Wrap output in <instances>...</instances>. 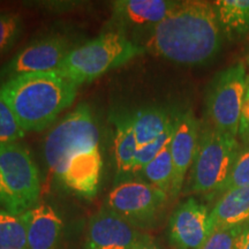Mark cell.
Instances as JSON below:
<instances>
[{"instance_id": "cell-25", "label": "cell", "mask_w": 249, "mask_h": 249, "mask_svg": "<svg viewBox=\"0 0 249 249\" xmlns=\"http://www.w3.org/2000/svg\"><path fill=\"white\" fill-rule=\"evenodd\" d=\"M244 226L218 227L198 249H234L236 238Z\"/></svg>"}, {"instance_id": "cell-8", "label": "cell", "mask_w": 249, "mask_h": 249, "mask_svg": "<svg viewBox=\"0 0 249 249\" xmlns=\"http://www.w3.org/2000/svg\"><path fill=\"white\" fill-rule=\"evenodd\" d=\"M169 194L143 180L130 179L117 183L105 207L136 229L150 225L166 204Z\"/></svg>"}, {"instance_id": "cell-3", "label": "cell", "mask_w": 249, "mask_h": 249, "mask_svg": "<svg viewBox=\"0 0 249 249\" xmlns=\"http://www.w3.org/2000/svg\"><path fill=\"white\" fill-rule=\"evenodd\" d=\"M79 86L57 71L27 74L0 86L26 133L40 132L73 104Z\"/></svg>"}, {"instance_id": "cell-23", "label": "cell", "mask_w": 249, "mask_h": 249, "mask_svg": "<svg viewBox=\"0 0 249 249\" xmlns=\"http://www.w3.org/2000/svg\"><path fill=\"white\" fill-rule=\"evenodd\" d=\"M249 186V144L244 150L240 151L238 158H236L234 165H233L229 178H227L225 185L220 189L218 198L225 194V193L233 191V189L244 188ZM217 198V200H218Z\"/></svg>"}, {"instance_id": "cell-7", "label": "cell", "mask_w": 249, "mask_h": 249, "mask_svg": "<svg viewBox=\"0 0 249 249\" xmlns=\"http://www.w3.org/2000/svg\"><path fill=\"white\" fill-rule=\"evenodd\" d=\"M247 80L245 62H236L213 76L205 99V114L209 126L238 138Z\"/></svg>"}, {"instance_id": "cell-30", "label": "cell", "mask_w": 249, "mask_h": 249, "mask_svg": "<svg viewBox=\"0 0 249 249\" xmlns=\"http://www.w3.org/2000/svg\"><path fill=\"white\" fill-rule=\"evenodd\" d=\"M246 67H247L249 71V55H246Z\"/></svg>"}, {"instance_id": "cell-16", "label": "cell", "mask_w": 249, "mask_h": 249, "mask_svg": "<svg viewBox=\"0 0 249 249\" xmlns=\"http://www.w3.org/2000/svg\"><path fill=\"white\" fill-rule=\"evenodd\" d=\"M214 230L249 223V186L233 189L220 196L211 210Z\"/></svg>"}, {"instance_id": "cell-27", "label": "cell", "mask_w": 249, "mask_h": 249, "mask_svg": "<svg viewBox=\"0 0 249 249\" xmlns=\"http://www.w3.org/2000/svg\"><path fill=\"white\" fill-rule=\"evenodd\" d=\"M234 249H249V223L246 224L235 240Z\"/></svg>"}, {"instance_id": "cell-21", "label": "cell", "mask_w": 249, "mask_h": 249, "mask_svg": "<svg viewBox=\"0 0 249 249\" xmlns=\"http://www.w3.org/2000/svg\"><path fill=\"white\" fill-rule=\"evenodd\" d=\"M23 20L15 12L0 11V59L11 51L22 35Z\"/></svg>"}, {"instance_id": "cell-19", "label": "cell", "mask_w": 249, "mask_h": 249, "mask_svg": "<svg viewBox=\"0 0 249 249\" xmlns=\"http://www.w3.org/2000/svg\"><path fill=\"white\" fill-rule=\"evenodd\" d=\"M173 161L172 157H171L169 142L161 149L160 154L156 156L151 161H149L138 174L142 177L143 181L150 183V185L165 192L170 196L173 182Z\"/></svg>"}, {"instance_id": "cell-2", "label": "cell", "mask_w": 249, "mask_h": 249, "mask_svg": "<svg viewBox=\"0 0 249 249\" xmlns=\"http://www.w3.org/2000/svg\"><path fill=\"white\" fill-rule=\"evenodd\" d=\"M223 33L213 2L179 1L161 22L150 28L143 49L180 65H203L219 53Z\"/></svg>"}, {"instance_id": "cell-14", "label": "cell", "mask_w": 249, "mask_h": 249, "mask_svg": "<svg viewBox=\"0 0 249 249\" xmlns=\"http://www.w3.org/2000/svg\"><path fill=\"white\" fill-rule=\"evenodd\" d=\"M21 216L26 224L28 249H58L64 223L52 205L42 202Z\"/></svg>"}, {"instance_id": "cell-13", "label": "cell", "mask_w": 249, "mask_h": 249, "mask_svg": "<svg viewBox=\"0 0 249 249\" xmlns=\"http://www.w3.org/2000/svg\"><path fill=\"white\" fill-rule=\"evenodd\" d=\"M173 0H117L112 2L111 26L113 30L124 34L129 28L158 24L177 7Z\"/></svg>"}, {"instance_id": "cell-11", "label": "cell", "mask_w": 249, "mask_h": 249, "mask_svg": "<svg viewBox=\"0 0 249 249\" xmlns=\"http://www.w3.org/2000/svg\"><path fill=\"white\" fill-rule=\"evenodd\" d=\"M200 132L201 124L192 110L174 114V127L170 141L174 169L171 197H177L182 191L186 176L194 163L197 152Z\"/></svg>"}, {"instance_id": "cell-4", "label": "cell", "mask_w": 249, "mask_h": 249, "mask_svg": "<svg viewBox=\"0 0 249 249\" xmlns=\"http://www.w3.org/2000/svg\"><path fill=\"white\" fill-rule=\"evenodd\" d=\"M143 52V46L129 39L126 34L108 30L73 48L55 71L80 87L123 66Z\"/></svg>"}, {"instance_id": "cell-1", "label": "cell", "mask_w": 249, "mask_h": 249, "mask_svg": "<svg viewBox=\"0 0 249 249\" xmlns=\"http://www.w3.org/2000/svg\"><path fill=\"white\" fill-rule=\"evenodd\" d=\"M44 158L59 185L91 200L101 187L103 157L99 130L91 107L80 104L46 135Z\"/></svg>"}, {"instance_id": "cell-24", "label": "cell", "mask_w": 249, "mask_h": 249, "mask_svg": "<svg viewBox=\"0 0 249 249\" xmlns=\"http://www.w3.org/2000/svg\"><path fill=\"white\" fill-rule=\"evenodd\" d=\"M176 114V113H174ZM173 127H174V121L172 127L167 130L166 133H164L160 138H158L155 141H152L149 144L143 145V147L138 148V152H136V158H135V169H134V176L138 174L143 167L147 165L149 161H151L154 158L160 154L161 149H163L167 143L170 142L171 138H172L173 133Z\"/></svg>"}, {"instance_id": "cell-5", "label": "cell", "mask_w": 249, "mask_h": 249, "mask_svg": "<svg viewBox=\"0 0 249 249\" xmlns=\"http://www.w3.org/2000/svg\"><path fill=\"white\" fill-rule=\"evenodd\" d=\"M239 154L238 138L205 126L200 132L187 193L218 197Z\"/></svg>"}, {"instance_id": "cell-12", "label": "cell", "mask_w": 249, "mask_h": 249, "mask_svg": "<svg viewBox=\"0 0 249 249\" xmlns=\"http://www.w3.org/2000/svg\"><path fill=\"white\" fill-rule=\"evenodd\" d=\"M143 234L104 205L90 218L85 249H133Z\"/></svg>"}, {"instance_id": "cell-29", "label": "cell", "mask_w": 249, "mask_h": 249, "mask_svg": "<svg viewBox=\"0 0 249 249\" xmlns=\"http://www.w3.org/2000/svg\"><path fill=\"white\" fill-rule=\"evenodd\" d=\"M246 52H247V55H249V34L246 37Z\"/></svg>"}, {"instance_id": "cell-10", "label": "cell", "mask_w": 249, "mask_h": 249, "mask_svg": "<svg viewBox=\"0 0 249 249\" xmlns=\"http://www.w3.org/2000/svg\"><path fill=\"white\" fill-rule=\"evenodd\" d=\"M213 231L211 211L194 197L181 202L169 220V240L174 249H198Z\"/></svg>"}, {"instance_id": "cell-6", "label": "cell", "mask_w": 249, "mask_h": 249, "mask_svg": "<svg viewBox=\"0 0 249 249\" xmlns=\"http://www.w3.org/2000/svg\"><path fill=\"white\" fill-rule=\"evenodd\" d=\"M40 194L38 167L20 143L0 145V207L22 214L37 204Z\"/></svg>"}, {"instance_id": "cell-26", "label": "cell", "mask_w": 249, "mask_h": 249, "mask_svg": "<svg viewBox=\"0 0 249 249\" xmlns=\"http://www.w3.org/2000/svg\"><path fill=\"white\" fill-rule=\"evenodd\" d=\"M242 142L246 144H249V74L247 80V90L244 99V105H242L241 111V120L240 127H239V135Z\"/></svg>"}, {"instance_id": "cell-28", "label": "cell", "mask_w": 249, "mask_h": 249, "mask_svg": "<svg viewBox=\"0 0 249 249\" xmlns=\"http://www.w3.org/2000/svg\"><path fill=\"white\" fill-rule=\"evenodd\" d=\"M133 249H161V248L158 245H156L151 238H149L148 235L143 234L142 238L140 239L138 244L134 246Z\"/></svg>"}, {"instance_id": "cell-17", "label": "cell", "mask_w": 249, "mask_h": 249, "mask_svg": "<svg viewBox=\"0 0 249 249\" xmlns=\"http://www.w3.org/2000/svg\"><path fill=\"white\" fill-rule=\"evenodd\" d=\"M139 147L160 138L172 127L174 114L164 107H142L130 113Z\"/></svg>"}, {"instance_id": "cell-15", "label": "cell", "mask_w": 249, "mask_h": 249, "mask_svg": "<svg viewBox=\"0 0 249 249\" xmlns=\"http://www.w3.org/2000/svg\"><path fill=\"white\" fill-rule=\"evenodd\" d=\"M114 164L117 183L130 180L134 177L138 141L134 132L130 112L114 116Z\"/></svg>"}, {"instance_id": "cell-18", "label": "cell", "mask_w": 249, "mask_h": 249, "mask_svg": "<svg viewBox=\"0 0 249 249\" xmlns=\"http://www.w3.org/2000/svg\"><path fill=\"white\" fill-rule=\"evenodd\" d=\"M222 33L229 39H240L249 34V0L213 1Z\"/></svg>"}, {"instance_id": "cell-22", "label": "cell", "mask_w": 249, "mask_h": 249, "mask_svg": "<svg viewBox=\"0 0 249 249\" xmlns=\"http://www.w3.org/2000/svg\"><path fill=\"white\" fill-rule=\"evenodd\" d=\"M26 134L0 91V145L17 143Z\"/></svg>"}, {"instance_id": "cell-9", "label": "cell", "mask_w": 249, "mask_h": 249, "mask_svg": "<svg viewBox=\"0 0 249 249\" xmlns=\"http://www.w3.org/2000/svg\"><path fill=\"white\" fill-rule=\"evenodd\" d=\"M73 50L61 35H48L34 40L0 68V86L27 74L55 71Z\"/></svg>"}, {"instance_id": "cell-20", "label": "cell", "mask_w": 249, "mask_h": 249, "mask_svg": "<svg viewBox=\"0 0 249 249\" xmlns=\"http://www.w3.org/2000/svg\"><path fill=\"white\" fill-rule=\"evenodd\" d=\"M0 249H28L26 224L21 214L0 209Z\"/></svg>"}]
</instances>
